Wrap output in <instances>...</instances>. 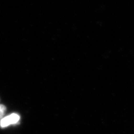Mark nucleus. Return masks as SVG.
Returning <instances> with one entry per match:
<instances>
[{
    "mask_svg": "<svg viewBox=\"0 0 134 134\" xmlns=\"http://www.w3.org/2000/svg\"><path fill=\"white\" fill-rule=\"evenodd\" d=\"M6 111V108L5 106L0 104V119H2L4 116Z\"/></svg>",
    "mask_w": 134,
    "mask_h": 134,
    "instance_id": "f03ea898",
    "label": "nucleus"
},
{
    "mask_svg": "<svg viewBox=\"0 0 134 134\" xmlns=\"http://www.w3.org/2000/svg\"><path fill=\"white\" fill-rule=\"evenodd\" d=\"M20 119L19 115L15 113H13L1 119L0 121V126L2 128L7 127L10 125L17 123Z\"/></svg>",
    "mask_w": 134,
    "mask_h": 134,
    "instance_id": "f257e3e1",
    "label": "nucleus"
}]
</instances>
